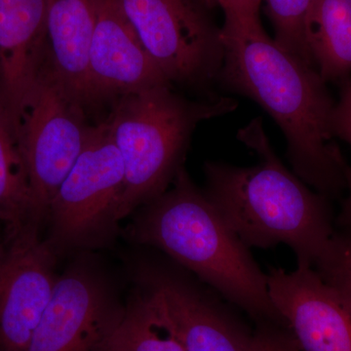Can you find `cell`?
Listing matches in <instances>:
<instances>
[{
	"mask_svg": "<svg viewBox=\"0 0 351 351\" xmlns=\"http://www.w3.org/2000/svg\"><path fill=\"white\" fill-rule=\"evenodd\" d=\"M138 281L152 295L186 351H249L253 331L219 298L161 267H145Z\"/></svg>",
	"mask_w": 351,
	"mask_h": 351,
	"instance_id": "30bf717a",
	"label": "cell"
},
{
	"mask_svg": "<svg viewBox=\"0 0 351 351\" xmlns=\"http://www.w3.org/2000/svg\"><path fill=\"white\" fill-rule=\"evenodd\" d=\"M124 313L101 274L76 263L58 278L27 351H103Z\"/></svg>",
	"mask_w": 351,
	"mask_h": 351,
	"instance_id": "9c48e42d",
	"label": "cell"
},
{
	"mask_svg": "<svg viewBox=\"0 0 351 351\" xmlns=\"http://www.w3.org/2000/svg\"><path fill=\"white\" fill-rule=\"evenodd\" d=\"M230 98L184 100L159 86L120 97L108 120L125 170L119 221L154 199L174 181L196 125L232 112Z\"/></svg>",
	"mask_w": 351,
	"mask_h": 351,
	"instance_id": "277c9868",
	"label": "cell"
},
{
	"mask_svg": "<svg viewBox=\"0 0 351 351\" xmlns=\"http://www.w3.org/2000/svg\"><path fill=\"white\" fill-rule=\"evenodd\" d=\"M29 221L0 239V351H27L58 278L57 253Z\"/></svg>",
	"mask_w": 351,
	"mask_h": 351,
	"instance_id": "ba28073f",
	"label": "cell"
},
{
	"mask_svg": "<svg viewBox=\"0 0 351 351\" xmlns=\"http://www.w3.org/2000/svg\"><path fill=\"white\" fill-rule=\"evenodd\" d=\"M147 52L119 0H95V25L88 52L86 103L170 86Z\"/></svg>",
	"mask_w": 351,
	"mask_h": 351,
	"instance_id": "8fae6325",
	"label": "cell"
},
{
	"mask_svg": "<svg viewBox=\"0 0 351 351\" xmlns=\"http://www.w3.org/2000/svg\"><path fill=\"white\" fill-rule=\"evenodd\" d=\"M270 299L302 351H351V311L313 267H271Z\"/></svg>",
	"mask_w": 351,
	"mask_h": 351,
	"instance_id": "7c38bea8",
	"label": "cell"
},
{
	"mask_svg": "<svg viewBox=\"0 0 351 351\" xmlns=\"http://www.w3.org/2000/svg\"><path fill=\"white\" fill-rule=\"evenodd\" d=\"M154 63L170 82L204 84L223 63L221 29L193 0H119Z\"/></svg>",
	"mask_w": 351,
	"mask_h": 351,
	"instance_id": "52a82bcc",
	"label": "cell"
},
{
	"mask_svg": "<svg viewBox=\"0 0 351 351\" xmlns=\"http://www.w3.org/2000/svg\"><path fill=\"white\" fill-rule=\"evenodd\" d=\"M249 351H302L288 326L279 323H257L252 332Z\"/></svg>",
	"mask_w": 351,
	"mask_h": 351,
	"instance_id": "ffe728a7",
	"label": "cell"
},
{
	"mask_svg": "<svg viewBox=\"0 0 351 351\" xmlns=\"http://www.w3.org/2000/svg\"><path fill=\"white\" fill-rule=\"evenodd\" d=\"M346 181L348 196H346L343 208H341V214L339 216V223L346 230H351V167L350 165H346Z\"/></svg>",
	"mask_w": 351,
	"mask_h": 351,
	"instance_id": "603a6c76",
	"label": "cell"
},
{
	"mask_svg": "<svg viewBox=\"0 0 351 351\" xmlns=\"http://www.w3.org/2000/svg\"><path fill=\"white\" fill-rule=\"evenodd\" d=\"M84 106L58 75L49 56L17 125L40 226L45 225L53 198L86 145L92 126L85 122Z\"/></svg>",
	"mask_w": 351,
	"mask_h": 351,
	"instance_id": "8992f818",
	"label": "cell"
},
{
	"mask_svg": "<svg viewBox=\"0 0 351 351\" xmlns=\"http://www.w3.org/2000/svg\"><path fill=\"white\" fill-rule=\"evenodd\" d=\"M51 63L86 105L88 52L95 25V0H46Z\"/></svg>",
	"mask_w": 351,
	"mask_h": 351,
	"instance_id": "5bb4252c",
	"label": "cell"
},
{
	"mask_svg": "<svg viewBox=\"0 0 351 351\" xmlns=\"http://www.w3.org/2000/svg\"><path fill=\"white\" fill-rule=\"evenodd\" d=\"M103 351H186L147 289L138 286Z\"/></svg>",
	"mask_w": 351,
	"mask_h": 351,
	"instance_id": "e0dca14e",
	"label": "cell"
},
{
	"mask_svg": "<svg viewBox=\"0 0 351 351\" xmlns=\"http://www.w3.org/2000/svg\"><path fill=\"white\" fill-rule=\"evenodd\" d=\"M38 221L27 167L21 151L17 127L0 99V223L17 228Z\"/></svg>",
	"mask_w": 351,
	"mask_h": 351,
	"instance_id": "2e32d148",
	"label": "cell"
},
{
	"mask_svg": "<svg viewBox=\"0 0 351 351\" xmlns=\"http://www.w3.org/2000/svg\"><path fill=\"white\" fill-rule=\"evenodd\" d=\"M262 124L254 119L239 132L260 163H205V195L248 248L284 244L294 252L298 265L313 267L335 232L328 197L307 188L283 165Z\"/></svg>",
	"mask_w": 351,
	"mask_h": 351,
	"instance_id": "7a4b0ae2",
	"label": "cell"
},
{
	"mask_svg": "<svg viewBox=\"0 0 351 351\" xmlns=\"http://www.w3.org/2000/svg\"><path fill=\"white\" fill-rule=\"evenodd\" d=\"M201 1H202L203 3H206L207 5L209 6L215 5V4H217V0H201Z\"/></svg>",
	"mask_w": 351,
	"mask_h": 351,
	"instance_id": "cb8c5ba5",
	"label": "cell"
},
{
	"mask_svg": "<svg viewBox=\"0 0 351 351\" xmlns=\"http://www.w3.org/2000/svg\"><path fill=\"white\" fill-rule=\"evenodd\" d=\"M173 186L143 206L132 225L137 243L154 247L257 323L286 325L270 299L267 274L206 195L181 168Z\"/></svg>",
	"mask_w": 351,
	"mask_h": 351,
	"instance_id": "3957f363",
	"label": "cell"
},
{
	"mask_svg": "<svg viewBox=\"0 0 351 351\" xmlns=\"http://www.w3.org/2000/svg\"><path fill=\"white\" fill-rule=\"evenodd\" d=\"M276 32V41L314 66L307 43V23L315 0H263ZM315 68V66H314Z\"/></svg>",
	"mask_w": 351,
	"mask_h": 351,
	"instance_id": "ac0fdd59",
	"label": "cell"
},
{
	"mask_svg": "<svg viewBox=\"0 0 351 351\" xmlns=\"http://www.w3.org/2000/svg\"><path fill=\"white\" fill-rule=\"evenodd\" d=\"M48 58L46 0H0V99L16 126Z\"/></svg>",
	"mask_w": 351,
	"mask_h": 351,
	"instance_id": "4fadbf2b",
	"label": "cell"
},
{
	"mask_svg": "<svg viewBox=\"0 0 351 351\" xmlns=\"http://www.w3.org/2000/svg\"><path fill=\"white\" fill-rule=\"evenodd\" d=\"M313 269L351 311V230L334 232Z\"/></svg>",
	"mask_w": 351,
	"mask_h": 351,
	"instance_id": "d6986e66",
	"label": "cell"
},
{
	"mask_svg": "<svg viewBox=\"0 0 351 351\" xmlns=\"http://www.w3.org/2000/svg\"><path fill=\"white\" fill-rule=\"evenodd\" d=\"M223 63L219 76L269 113L288 144L295 174L326 196L346 189L348 164L334 141L335 103L317 69L289 52L262 24L221 29Z\"/></svg>",
	"mask_w": 351,
	"mask_h": 351,
	"instance_id": "6da1fadb",
	"label": "cell"
},
{
	"mask_svg": "<svg viewBox=\"0 0 351 351\" xmlns=\"http://www.w3.org/2000/svg\"><path fill=\"white\" fill-rule=\"evenodd\" d=\"M124 184L123 161L107 122L92 126L48 210L47 240L57 255L108 246L114 239Z\"/></svg>",
	"mask_w": 351,
	"mask_h": 351,
	"instance_id": "5b68a950",
	"label": "cell"
},
{
	"mask_svg": "<svg viewBox=\"0 0 351 351\" xmlns=\"http://www.w3.org/2000/svg\"><path fill=\"white\" fill-rule=\"evenodd\" d=\"M314 66L325 82L351 75V0H315L307 23Z\"/></svg>",
	"mask_w": 351,
	"mask_h": 351,
	"instance_id": "9a60e30c",
	"label": "cell"
},
{
	"mask_svg": "<svg viewBox=\"0 0 351 351\" xmlns=\"http://www.w3.org/2000/svg\"><path fill=\"white\" fill-rule=\"evenodd\" d=\"M332 128L335 137L351 147V78L343 82L341 97L332 112Z\"/></svg>",
	"mask_w": 351,
	"mask_h": 351,
	"instance_id": "7402d4cb",
	"label": "cell"
},
{
	"mask_svg": "<svg viewBox=\"0 0 351 351\" xmlns=\"http://www.w3.org/2000/svg\"><path fill=\"white\" fill-rule=\"evenodd\" d=\"M263 0H217L223 9L226 25H253L261 24L260 8Z\"/></svg>",
	"mask_w": 351,
	"mask_h": 351,
	"instance_id": "44dd1931",
	"label": "cell"
}]
</instances>
